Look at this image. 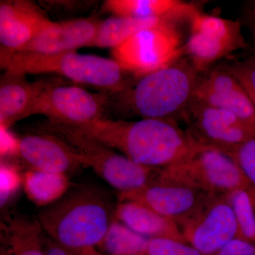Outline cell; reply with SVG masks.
I'll list each match as a JSON object with an SVG mask.
<instances>
[{"label":"cell","instance_id":"15","mask_svg":"<svg viewBox=\"0 0 255 255\" xmlns=\"http://www.w3.org/2000/svg\"><path fill=\"white\" fill-rule=\"evenodd\" d=\"M16 153L31 169L65 174L85 167L76 152L55 135L32 134L16 140Z\"/></svg>","mask_w":255,"mask_h":255},{"label":"cell","instance_id":"25","mask_svg":"<svg viewBox=\"0 0 255 255\" xmlns=\"http://www.w3.org/2000/svg\"><path fill=\"white\" fill-rule=\"evenodd\" d=\"M239 82L255 107V53L243 60L221 65Z\"/></svg>","mask_w":255,"mask_h":255},{"label":"cell","instance_id":"18","mask_svg":"<svg viewBox=\"0 0 255 255\" xmlns=\"http://www.w3.org/2000/svg\"><path fill=\"white\" fill-rule=\"evenodd\" d=\"M115 219L149 239L167 238L185 242L180 227L174 221L134 201H119Z\"/></svg>","mask_w":255,"mask_h":255},{"label":"cell","instance_id":"11","mask_svg":"<svg viewBox=\"0 0 255 255\" xmlns=\"http://www.w3.org/2000/svg\"><path fill=\"white\" fill-rule=\"evenodd\" d=\"M213 196L204 191L159 178L137 190L119 193V201H134L142 204L172 220L180 228Z\"/></svg>","mask_w":255,"mask_h":255},{"label":"cell","instance_id":"7","mask_svg":"<svg viewBox=\"0 0 255 255\" xmlns=\"http://www.w3.org/2000/svg\"><path fill=\"white\" fill-rule=\"evenodd\" d=\"M159 179L214 196H226L253 186L229 155L206 147L180 163L161 169Z\"/></svg>","mask_w":255,"mask_h":255},{"label":"cell","instance_id":"19","mask_svg":"<svg viewBox=\"0 0 255 255\" xmlns=\"http://www.w3.org/2000/svg\"><path fill=\"white\" fill-rule=\"evenodd\" d=\"M181 16L182 14L146 18L112 16L101 21L97 36L90 47L113 49L142 30L155 26L165 18Z\"/></svg>","mask_w":255,"mask_h":255},{"label":"cell","instance_id":"12","mask_svg":"<svg viewBox=\"0 0 255 255\" xmlns=\"http://www.w3.org/2000/svg\"><path fill=\"white\" fill-rule=\"evenodd\" d=\"M185 241L203 255H214L238 237L236 216L226 196H214L181 227Z\"/></svg>","mask_w":255,"mask_h":255},{"label":"cell","instance_id":"21","mask_svg":"<svg viewBox=\"0 0 255 255\" xmlns=\"http://www.w3.org/2000/svg\"><path fill=\"white\" fill-rule=\"evenodd\" d=\"M68 175L48 173L41 171H28L24 176L25 191L31 201L40 206H49L68 190Z\"/></svg>","mask_w":255,"mask_h":255},{"label":"cell","instance_id":"3","mask_svg":"<svg viewBox=\"0 0 255 255\" xmlns=\"http://www.w3.org/2000/svg\"><path fill=\"white\" fill-rule=\"evenodd\" d=\"M200 73L189 58H180L167 68L134 80L121 92L122 105L142 119L177 122L194 99Z\"/></svg>","mask_w":255,"mask_h":255},{"label":"cell","instance_id":"31","mask_svg":"<svg viewBox=\"0 0 255 255\" xmlns=\"http://www.w3.org/2000/svg\"><path fill=\"white\" fill-rule=\"evenodd\" d=\"M246 18L248 26L255 41V3L248 9Z\"/></svg>","mask_w":255,"mask_h":255},{"label":"cell","instance_id":"9","mask_svg":"<svg viewBox=\"0 0 255 255\" xmlns=\"http://www.w3.org/2000/svg\"><path fill=\"white\" fill-rule=\"evenodd\" d=\"M188 133L199 145L228 154L255 137V130L227 111L193 99L183 114Z\"/></svg>","mask_w":255,"mask_h":255},{"label":"cell","instance_id":"27","mask_svg":"<svg viewBox=\"0 0 255 255\" xmlns=\"http://www.w3.org/2000/svg\"><path fill=\"white\" fill-rule=\"evenodd\" d=\"M227 155L236 162L245 177L255 187V137L238 145Z\"/></svg>","mask_w":255,"mask_h":255},{"label":"cell","instance_id":"13","mask_svg":"<svg viewBox=\"0 0 255 255\" xmlns=\"http://www.w3.org/2000/svg\"><path fill=\"white\" fill-rule=\"evenodd\" d=\"M194 100L231 112L255 130V107L236 79L222 66L200 74Z\"/></svg>","mask_w":255,"mask_h":255},{"label":"cell","instance_id":"23","mask_svg":"<svg viewBox=\"0 0 255 255\" xmlns=\"http://www.w3.org/2000/svg\"><path fill=\"white\" fill-rule=\"evenodd\" d=\"M149 240L115 219L100 246L105 255H143Z\"/></svg>","mask_w":255,"mask_h":255},{"label":"cell","instance_id":"1","mask_svg":"<svg viewBox=\"0 0 255 255\" xmlns=\"http://www.w3.org/2000/svg\"><path fill=\"white\" fill-rule=\"evenodd\" d=\"M75 127L110 148L121 151L135 163L151 168L180 163L203 147L173 120L126 122L102 117Z\"/></svg>","mask_w":255,"mask_h":255},{"label":"cell","instance_id":"20","mask_svg":"<svg viewBox=\"0 0 255 255\" xmlns=\"http://www.w3.org/2000/svg\"><path fill=\"white\" fill-rule=\"evenodd\" d=\"M190 6L177 0H108L104 8L114 16L146 18L184 14Z\"/></svg>","mask_w":255,"mask_h":255},{"label":"cell","instance_id":"34","mask_svg":"<svg viewBox=\"0 0 255 255\" xmlns=\"http://www.w3.org/2000/svg\"></svg>","mask_w":255,"mask_h":255},{"label":"cell","instance_id":"17","mask_svg":"<svg viewBox=\"0 0 255 255\" xmlns=\"http://www.w3.org/2000/svg\"><path fill=\"white\" fill-rule=\"evenodd\" d=\"M61 78L41 79L28 82L23 75L4 73L0 83V122L1 127L8 128L26 118L38 96Z\"/></svg>","mask_w":255,"mask_h":255},{"label":"cell","instance_id":"16","mask_svg":"<svg viewBox=\"0 0 255 255\" xmlns=\"http://www.w3.org/2000/svg\"><path fill=\"white\" fill-rule=\"evenodd\" d=\"M100 22L95 17L53 21L19 51L57 54L75 51L81 47H90Z\"/></svg>","mask_w":255,"mask_h":255},{"label":"cell","instance_id":"33","mask_svg":"<svg viewBox=\"0 0 255 255\" xmlns=\"http://www.w3.org/2000/svg\"><path fill=\"white\" fill-rule=\"evenodd\" d=\"M86 255H105L104 254H101V253H98V252H97V251H94L91 252V253H88V254H87Z\"/></svg>","mask_w":255,"mask_h":255},{"label":"cell","instance_id":"6","mask_svg":"<svg viewBox=\"0 0 255 255\" xmlns=\"http://www.w3.org/2000/svg\"><path fill=\"white\" fill-rule=\"evenodd\" d=\"M172 16L152 27L142 30L112 50L118 62L134 78H141L169 66L184 55L182 35Z\"/></svg>","mask_w":255,"mask_h":255},{"label":"cell","instance_id":"10","mask_svg":"<svg viewBox=\"0 0 255 255\" xmlns=\"http://www.w3.org/2000/svg\"><path fill=\"white\" fill-rule=\"evenodd\" d=\"M109 98L108 94L91 93L61 80L38 96L26 117L42 114L51 123L80 127L102 118Z\"/></svg>","mask_w":255,"mask_h":255},{"label":"cell","instance_id":"8","mask_svg":"<svg viewBox=\"0 0 255 255\" xmlns=\"http://www.w3.org/2000/svg\"><path fill=\"white\" fill-rule=\"evenodd\" d=\"M190 36L184 46V55L199 73L233 52L248 46L241 21L202 14L194 10L189 18Z\"/></svg>","mask_w":255,"mask_h":255},{"label":"cell","instance_id":"5","mask_svg":"<svg viewBox=\"0 0 255 255\" xmlns=\"http://www.w3.org/2000/svg\"><path fill=\"white\" fill-rule=\"evenodd\" d=\"M44 129L66 142L76 152L84 167L93 169L119 193L137 190L159 178L161 169L135 163L73 126L48 122Z\"/></svg>","mask_w":255,"mask_h":255},{"label":"cell","instance_id":"22","mask_svg":"<svg viewBox=\"0 0 255 255\" xmlns=\"http://www.w3.org/2000/svg\"><path fill=\"white\" fill-rule=\"evenodd\" d=\"M14 255H46L43 249L42 228L38 220L14 216L6 228Z\"/></svg>","mask_w":255,"mask_h":255},{"label":"cell","instance_id":"14","mask_svg":"<svg viewBox=\"0 0 255 255\" xmlns=\"http://www.w3.org/2000/svg\"><path fill=\"white\" fill-rule=\"evenodd\" d=\"M52 22L43 9L31 1H1V52L19 51Z\"/></svg>","mask_w":255,"mask_h":255},{"label":"cell","instance_id":"26","mask_svg":"<svg viewBox=\"0 0 255 255\" xmlns=\"http://www.w3.org/2000/svg\"><path fill=\"white\" fill-rule=\"evenodd\" d=\"M143 255H203L184 242L167 238H151Z\"/></svg>","mask_w":255,"mask_h":255},{"label":"cell","instance_id":"32","mask_svg":"<svg viewBox=\"0 0 255 255\" xmlns=\"http://www.w3.org/2000/svg\"><path fill=\"white\" fill-rule=\"evenodd\" d=\"M248 192H249L252 202H253V205H254L255 209V187L254 186H251V187L248 189Z\"/></svg>","mask_w":255,"mask_h":255},{"label":"cell","instance_id":"30","mask_svg":"<svg viewBox=\"0 0 255 255\" xmlns=\"http://www.w3.org/2000/svg\"><path fill=\"white\" fill-rule=\"evenodd\" d=\"M50 243L47 247L46 251V255H77L76 253L64 248L63 246H60L58 243Z\"/></svg>","mask_w":255,"mask_h":255},{"label":"cell","instance_id":"28","mask_svg":"<svg viewBox=\"0 0 255 255\" xmlns=\"http://www.w3.org/2000/svg\"><path fill=\"white\" fill-rule=\"evenodd\" d=\"M19 175L14 167L1 164V203L4 204L11 194L18 187Z\"/></svg>","mask_w":255,"mask_h":255},{"label":"cell","instance_id":"2","mask_svg":"<svg viewBox=\"0 0 255 255\" xmlns=\"http://www.w3.org/2000/svg\"><path fill=\"white\" fill-rule=\"evenodd\" d=\"M37 220L55 243L82 253L100 246L115 220V209L103 193L82 188L42 210Z\"/></svg>","mask_w":255,"mask_h":255},{"label":"cell","instance_id":"4","mask_svg":"<svg viewBox=\"0 0 255 255\" xmlns=\"http://www.w3.org/2000/svg\"><path fill=\"white\" fill-rule=\"evenodd\" d=\"M1 65L6 74H58L77 83L90 85L111 93H121L131 86L135 79L114 59L75 51L57 54L29 52H1Z\"/></svg>","mask_w":255,"mask_h":255},{"label":"cell","instance_id":"24","mask_svg":"<svg viewBox=\"0 0 255 255\" xmlns=\"http://www.w3.org/2000/svg\"><path fill=\"white\" fill-rule=\"evenodd\" d=\"M238 226V238L255 244V209L248 189H238L226 195Z\"/></svg>","mask_w":255,"mask_h":255},{"label":"cell","instance_id":"29","mask_svg":"<svg viewBox=\"0 0 255 255\" xmlns=\"http://www.w3.org/2000/svg\"><path fill=\"white\" fill-rule=\"evenodd\" d=\"M214 255H255V244L237 237Z\"/></svg>","mask_w":255,"mask_h":255}]
</instances>
